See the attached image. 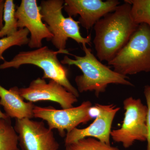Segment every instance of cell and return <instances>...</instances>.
Segmentation results:
<instances>
[{
    "label": "cell",
    "mask_w": 150,
    "mask_h": 150,
    "mask_svg": "<svg viewBox=\"0 0 150 150\" xmlns=\"http://www.w3.org/2000/svg\"><path fill=\"white\" fill-rule=\"evenodd\" d=\"M124 1L93 26V43L97 59L101 62H110L126 46L139 25L132 18L131 4Z\"/></svg>",
    "instance_id": "cell-1"
},
{
    "label": "cell",
    "mask_w": 150,
    "mask_h": 150,
    "mask_svg": "<svg viewBox=\"0 0 150 150\" xmlns=\"http://www.w3.org/2000/svg\"><path fill=\"white\" fill-rule=\"evenodd\" d=\"M82 48L85 53L83 56L71 54L74 59L66 55L61 61L63 65L75 66L81 71L82 74L76 76L75 79L79 93L94 92L96 96L98 97L106 91L110 84L134 86L128 80L127 76L120 74L103 64L86 45H83Z\"/></svg>",
    "instance_id": "cell-2"
},
{
    "label": "cell",
    "mask_w": 150,
    "mask_h": 150,
    "mask_svg": "<svg viewBox=\"0 0 150 150\" xmlns=\"http://www.w3.org/2000/svg\"><path fill=\"white\" fill-rule=\"evenodd\" d=\"M64 4L63 0H43L39 6L42 20L53 34L51 43L61 54L70 55L66 49L69 38L82 45H91V35L83 37L79 21L71 17H65L62 13Z\"/></svg>",
    "instance_id": "cell-3"
},
{
    "label": "cell",
    "mask_w": 150,
    "mask_h": 150,
    "mask_svg": "<svg viewBox=\"0 0 150 150\" xmlns=\"http://www.w3.org/2000/svg\"><path fill=\"white\" fill-rule=\"evenodd\" d=\"M59 54H61L60 51H53L46 46L32 51H21L10 61H4L0 64V69H18L23 65H34L43 70L42 79L55 81L79 97V93L68 79V69L58 59Z\"/></svg>",
    "instance_id": "cell-4"
},
{
    "label": "cell",
    "mask_w": 150,
    "mask_h": 150,
    "mask_svg": "<svg viewBox=\"0 0 150 150\" xmlns=\"http://www.w3.org/2000/svg\"><path fill=\"white\" fill-rule=\"evenodd\" d=\"M116 72L122 75L150 72V26L142 23L126 46L108 62Z\"/></svg>",
    "instance_id": "cell-5"
},
{
    "label": "cell",
    "mask_w": 150,
    "mask_h": 150,
    "mask_svg": "<svg viewBox=\"0 0 150 150\" xmlns=\"http://www.w3.org/2000/svg\"><path fill=\"white\" fill-rule=\"evenodd\" d=\"M123 107L125 112L123 123L121 128L111 131L110 137L114 142L129 148L136 141H146L147 107L140 98L132 97L124 100Z\"/></svg>",
    "instance_id": "cell-6"
},
{
    "label": "cell",
    "mask_w": 150,
    "mask_h": 150,
    "mask_svg": "<svg viewBox=\"0 0 150 150\" xmlns=\"http://www.w3.org/2000/svg\"><path fill=\"white\" fill-rule=\"evenodd\" d=\"M92 107L90 101H84L77 107L60 110L35 105L33 117L46 121L49 129H56L60 136L64 137L65 131L69 133L79 124L87 123L95 117Z\"/></svg>",
    "instance_id": "cell-7"
},
{
    "label": "cell",
    "mask_w": 150,
    "mask_h": 150,
    "mask_svg": "<svg viewBox=\"0 0 150 150\" xmlns=\"http://www.w3.org/2000/svg\"><path fill=\"white\" fill-rule=\"evenodd\" d=\"M15 129L22 150H58L59 148L53 130L42 121L30 118L16 119Z\"/></svg>",
    "instance_id": "cell-8"
},
{
    "label": "cell",
    "mask_w": 150,
    "mask_h": 150,
    "mask_svg": "<svg viewBox=\"0 0 150 150\" xmlns=\"http://www.w3.org/2000/svg\"><path fill=\"white\" fill-rule=\"evenodd\" d=\"M18 92L25 100L31 103L40 101H53L59 103L62 109L74 107L78 98L55 81L38 78L33 80L27 87L17 88Z\"/></svg>",
    "instance_id": "cell-9"
},
{
    "label": "cell",
    "mask_w": 150,
    "mask_h": 150,
    "mask_svg": "<svg viewBox=\"0 0 150 150\" xmlns=\"http://www.w3.org/2000/svg\"><path fill=\"white\" fill-rule=\"evenodd\" d=\"M15 16L19 29L27 28L30 33L28 44L29 48H41L43 39L53 38V34L43 22L36 0H22L16 11Z\"/></svg>",
    "instance_id": "cell-10"
},
{
    "label": "cell",
    "mask_w": 150,
    "mask_h": 150,
    "mask_svg": "<svg viewBox=\"0 0 150 150\" xmlns=\"http://www.w3.org/2000/svg\"><path fill=\"white\" fill-rule=\"evenodd\" d=\"M95 106L98 112L93 122L86 128L81 129L76 128L67 133L65 139V145L88 137L95 138L103 143L110 145L112 121L120 108L113 104L96 103Z\"/></svg>",
    "instance_id": "cell-11"
},
{
    "label": "cell",
    "mask_w": 150,
    "mask_h": 150,
    "mask_svg": "<svg viewBox=\"0 0 150 150\" xmlns=\"http://www.w3.org/2000/svg\"><path fill=\"white\" fill-rule=\"evenodd\" d=\"M120 4L118 0H65L64 8L69 16L79 15L80 24L89 30L100 19L114 11Z\"/></svg>",
    "instance_id": "cell-12"
},
{
    "label": "cell",
    "mask_w": 150,
    "mask_h": 150,
    "mask_svg": "<svg viewBox=\"0 0 150 150\" xmlns=\"http://www.w3.org/2000/svg\"><path fill=\"white\" fill-rule=\"evenodd\" d=\"M17 88L14 86L7 90L0 85V105L10 118L31 119L34 117L35 105L33 103L25 101L18 92Z\"/></svg>",
    "instance_id": "cell-13"
},
{
    "label": "cell",
    "mask_w": 150,
    "mask_h": 150,
    "mask_svg": "<svg viewBox=\"0 0 150 150\" xmlns=\"http://www.w3.org/2000/svg\"><path fill=\"white\" fill-rule=\"evenodd\" d=\"M10 119H0V150H20L18 135Z\"/></svg>",
    "instance_id": "cell-14"
},
{
    "label": "cell",
    "mask_w": 150,
    "mask_h": 150,
    "mask_svg": "<svg viewBox=\"0 0 150 150\" xmlns=\"http://www.w3.org/2000/svg\"><path fill=\"white\" fill-rule=\"evenodd\" d=\"M16 11L14 1L6 0L3 15L4 25L0 30V38L13 35L19 29L15 16Z\"/></svg>",
    "instance_id": "cell-15"
},
{
    "label": "cell",
    "mask_w": 150,
    "mask_h": 150,
    "mask_svg": "<svg viewBox=\"0 0 150 150\" xmlns=\"http://www.w3.org/2000/svg\"><path fill=\"white\" fill-rule=\"evenodd\" d=\"M131 5V13L135 23L150 26V0H126Z\"/></svg>",
    "instance_id": "cell-16"
},
{
    "label": "cell",
    "mask_w": 150,
    "mask_h": 150,
    "mask_svg": "<svg viewBox=\"0 0 150 150\" xmlns=\"http://www.w3.org/2000/svg\"><path fill=\"white\" fill-rule=\"evenodd\" d=\"M29 32L26 28H20L13 35L0 38V60L5 61L4 52L13 46H22L28 44Z\"/></svg>",
    "instance_id": "cell-17"
},
{
    "label": "cell",
    "mask_w": 150,
    "mask_h": 150,
    "mask_svg": "<svg viewBox=\"0 0 150 150\" xmlns=\"http://www.w3.org/2000/svg\"><path fill=\"white\" fill-rule=\"evenodd\" d=\"M65 146V150H120L91 137L84 138Z\"/></svg>",
    "instance_id": "cell-18"
},
{
    "label": "cell",
    "mask_w": 150,
    "mask_h": 150,
    "mask_svg": "<svg viewBox=\"0 0 150 150\" xmlns=\"http://www.w3.org/2000/svg\"><path fill=\"white\" fill-rule=\"evenodd\" d=\"M144 94L146 100L147 113L146 117V126L147 129V137L146 141L147 146L146 150H150V86H145Z\"/></svg>",
    "instance_id": "cell-19"
},
{
    "label": "cell",
    "mask_w": 150,
    "mask_h": 150,
    "mask_svg": "<svg viewBox=\"0 0 150 150\" xmlns=\"http://www.w3.org/2000/svg\"><path fill=\"white\" fill-rule=\"evenodd\" d=\"M5 1L4 0H0V30L2 28L4 25L3 15H4Z\"/></svg>",
    "instance_id": "cell-20"
},
{
    "label": "cell",
    "mask_w": 150,
    "mask_h": 150,
    "mask_svg": "<svg viewBox=\"0 0 150 150\" xmlns=\"http://www.w3.org/2000/svg\"><path fill=\"white\" fill-rule=\"evenodd\" d=\"M1 106V105H0ZM9 117L5 113L3 112L2 110H1V108H0V119L1 118H8Z\"/></svg>",
    "instance_id": "cell-21"
}]
</instances>
